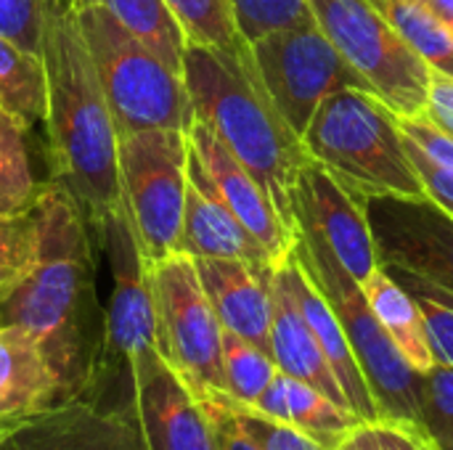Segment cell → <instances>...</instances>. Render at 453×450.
<instances>
[{
	"label": "cell",
	"instance_id": "obj_1",
	"mask_svg": "<svg viewBox=\"0 0 453 450\" xmlns=\"http://www.w3.org/2000/svg\"><path fill=\"white\" fill-rule=\"evenodd\" d=\"M35 257L29 271L0 292V324L27 332L61 385V400L80 398L96 369L106 308L96 300L98 239L72 194L40 183L29 207Z\"/></svg>",
	"mask_w": 453,
	"mask_h": 450
},
{
	"label": "cell",
	"instance_id": "obj_2",
	"mask_svg": "<svg viewBox=\"0 0 453 450\" xmlns=\"http://www.w3.org/2000/svg\"><path fill=\"white\" fill-rule=\"evenodd\" d=\"M40 58L45 69L42 125L50 180L72 194L96 233L106 217L125 210L117 162L119 133L74 11L45 0Z\"/></svg>",
	"mask_w": 453,
	"mask_h": 450
},
{
	"label": "cell",
	"instance_id": "obj_3",
	"mask_svg": "<svg viewBox=\"0 0 453 450\" xmlns=\"http://www.w3.org/2000/svg\"><path fill=\"white\" fill-rule=\"evenodd\" d=\"M183 82L194 106V119H202L226 143L268 191L289 228L297 231L292 191L308 154L265 95L250 48L244 53H223L218 48L186 42Z\"/></svg>",
	"mask_w": 453,
	"mask_h": 450
},
{
	"label": "cell",
	"instance_id": "obj_4",
	"mask_svg": "<svg viewBox=\"0 0 453 450\" xmlns=\"http://www.w3.org/2000/svg\"><path fill=\"white\" fill-rule=\"evenodd\" d=\"M303 149L364 204L380 196H427L398 117L369 90L345 88L321 101L303 133Z\"/></svg>",
	"mask_w": 453,
	"mask_h": 450
},
{
	"label": "cell",
	"instance_id": "obj_5",
	"mask_svg": "<svg viewBox=\"0 0 453 450\" xmlns=\"http://www.w3.org/2000/svg\"><path fill=\"white\" fill-rule=\"evenodd\" d=\"M74 19L93 58L117 133L122 135L154 127L188 133L194 106L183 72L167 66L98 3H80L74 8Z\"/></svg>",
	"mask_w": 453,
	"mask_h": 450
},
{
	"label": "cell",
	"instance_id": "obj_6",
	"mask_svg": "<svg viewBox=\"0 0 453 450\" xmlns=\"http://www.w3.org/2000/svg\"><path fill=\"white\" fill-rule=\"evenodd\" d=\"M295 255L337 313L353 355L364 371L377 414L419 424V379L422 374L401 355L390 334L377 321L361 284L340 265L321 236L297 223Z\"/></svg>",
	"mask_w": 453,
	"mask_h": 450
},
{
	"label": "cell",
	"instance_id": "obj_7",
	"mask_svg": "<svg viewBox=\"0 0 453 450\" xmlns=\"http://www.w3.org/2000/svg\"><path fill=\"white\" fill-rule=\"evenodd\" d=\"M316 27L395 117L425 111L430 66L372 0H308Z\"/></svg>",
	"mask_w": 453,
	"mask_h": 450
},
{
	"label": "cell",
	"instance_id": "obj_8",
	"mask_svg": "<svg viewBox=\"0 0 453 450\" xmlns=\"http://www.w3.org/2000/svg\"><path fill=\"white\" fill-rule=\"evenodd\" d=\"M119 191L149 263L178 252L188 186V135L183 130H135L119 135Z\"/></svg>",
	"mask_w": 453,
	"mask_h": 450
},
{
	"label": "cell",
	"instance_id": "obj_9",
	"mask_svg": "<svg viewBox=\"0 0 453 450\" xmlns=\"http://www.w3.org/2000/svg\"><path fill=\"white\" fill-rule=\"evenodd\" d=\"M157 350L199 400L226 395L223 326L204 294L194 257L173 252L151 263Z\"/></svg>",
	"mask_w": 453,
	"mask_h": 450
},
{
	"label": "cell",
	"instance_id": "obj_10",
	"mask_svg": "<svg viewBox=\"0 0 453 450\" xmlns=\"http://www.w3.org/2000/svg\"><path fill=\"white\" fill-rule=\"evenodd\" d=\"M250 56L265 95L300 141L316 109L332 93L345 88L369 90L316 24L271 32L250 42Z\"/></svg>",
	"mask_w": 453,
	"mask_h": 450
},
{
	"label": "cell",
	"instance_id": "obj_11",
	"mask_svg": "<svg viewBox=\"0 0 453 450\" xmlns=\"http://www.w3.org/2000/svg\"><path fill=\"white\" fill-rule=\"evenodd\" d=\"M127 406L143 450H220L210 406L157 347L130 361Z\"/></svg>",
	"mask_w": 453,
	"mask_h": 450
},
{
	"label": "cell",
	"instance_id": "obj_12",
	"mask_svg": "<svg viewBox=\"0 0 453 450\" xmlns=\"http://www.w3.org/2000/svg\"><path fill=\"white\" fill-rule=\"evenodd\" d=\"M188 180L215 196L271 255L279 268L297 244V231L276 210L268 191L226 149V143L202 122L188 127Z\"/></svg>",
	"mask_w": 453,
	"mask_h": 450
},
{
	"label": "cell",
	"instance_id": "obj_13",
	"mask_svg": "<svg viewBox=\"0 0 453 450\" xmlns=\"http://www.w3.org/2000/svg\"><path fill=\"white\" fill-rule=\"evenodd\" d=\"M380 265L414 273L453 294V215L430 196L366 202Z\"/></svg>",
	"mask_w": 453,
	"mask_h": 450
},
{
	"label": "cell",
	"instance_id": "obj_14",
	"mask_svg": "<svg viewBox=\"0 0 453 450\" xmlns=\"http://www.w3.org/2000/svg\"><path fill=\"white\" fill-rule=\"evenodd\" d=\"M295 225L313 228L340 265L364 284L377 268L380 255L366 217V204L345 191L319 162L308 156L292 191Z\"/></svg>",
	"mask_w": 453,
	"mask_h": 450
},
{
	"label": "cell",
	"instance_id": "obj_15",
	"mask_svg": "<svg viewBox=\"0 0 453 450\" xmlns=\"http://www.w3.org/2000/svg\"><path fill=\"white\" fill-rule=\"evenodd\" d=\"M0 450H143V443L130 408L69 398L16 424Z\"/></svg>",
	"mask_w": 453,
	"mask_h": 450
},
{
	"label": "cell",
	"instance_id": "obj_16",
	"mask_svg": "<svg viewBox=\"0 0 453 450\" xmlns=\"http://www.w3.org/2000/svg\"><path fill=\"white\" fill-rule=\"evenodd\" d=\"M204 294L223 329L244 337L271 355L273 294L271 273L255 271L242 260L194 257Z\"/></svg>",
	"mask_w": 453,
	"mask_h": 450
},
{
	"label": "cell",
	"instance_id": "obj_17",
	"mask_svg": "<svg viewBox=\"0 0 453 450\" xmlns=\"http://www.w3.org/2000/svg\"><path fill=\"white\" fill-rule=\"evenodd\" d=\"M279 276V281L287 286V292L292 294L297 310L303 313V318L308 321L311 332L316 334L342 393L348 400V408L353 411V416L358 419H377V406L374 398L369 393V385L364 379V371L353 355V347L345 337V329L337 318V313L332 310V305L326 302V297L321 294V289L313 284V278L308 276V271L303 268V263L297 260L295 249L292 255L273 271Z\"/></svg>",
	"mask_w": 453,
	"mask_h": 450
},
{
	"label": "cell",
	"instance_id": "obj_18",
	"mask_svg": "<svg viewBox=\"0 0 453 450\" xmlns=\"http://www.w3.org/2000/svg\"><path fill=\"white\" fill-rule=\"evenodd\" d=\"M178 252H186L188 257L242 260L263 273L276 271L265 247L215 196L202 191L194 180H188L186 186Z\"/></svg>",
	"mask_w": 453,
	"mask_h": 450
},
{
	"label": "cell",
	"instance_id": "obj_19",
	"mask_svg": "<svg viewBox=\"0 0 453 450\" xmlns=\"http://www.w3.org/2000/svg\"><path fill=\"white\" fill-rule=\"evenodd\" d=\"M61 403V385L40 345L19 326L0 324V419L24 422Z\"/></svg>",
	"mask_w": 453,
	"mask_h": 450
},
{
	"label": "cell",
	"instance_id": "obj_20",
	"mask_svg": "<svg viewBox=\"0 0 453 450\" xmlns=\"http://www.w3.org/2000/svg\"><path fill=\"white\" fill-rule=\"evenodd\" d=\"M271 294H273V318H271V358L276 361V369L297 382H305L324 393L329 400L348 408L345 393L316 339L308 321L297 310L292 294L279 281L276 273H271ZM350 411V408H348ZM353 414V411H350Z\"/></svg>",
	"mask_w": 453,
	"mask_h": 450
},
{
	"label": "cell",
	"instance_id": "obj_21",
	"mask_svg": "<svg viewBox=\"0 0 453 450\" xmlns=\"http://www.w3.org/2000/svg\"><path fill=\"white\" fill-rule=\"evenodd\" d=\"M361 289H364L377 321L390 334V339L395 342L401 355L419 374H427L435 366V361H433L422 313H419L414 297L382 265L361 284Z\"/></svg>",
	"mask_w": 453,
	"mask_h": 450
},
{
	"label": "cell",
	"instance_id": "obj_22",
	"mask_svg": "<svg viewBox=\"0 0 453 450\" xmlns=\"http://www.w3.org/2000/svg\"><path fill=\"white\" fill-rule=\"evenodd\" d=\"M0 114L29 133L45 117L42 58L0 34Z\"/></svg>",
	"mask_w": 453,
	"mask_h": 450
},
{
	"label": "cell",
	"instance_id": "obj_23",
	"mask_svg": "<svg viewBox=\"0 0 453 450\" xmlns=\"http://www.w3.org/2000/svg\"><path fill=\"white\" fill-rule=\"evenodd\" d=\"M80 3H98L119 27H125L149 50H154L167 66L183 72V50L188 40L165 0H80Z\"/></svg>",
	"mask_w": 453,
	"mask_h": 450
},
{
	"label": "cell",
	"instance_id": "obj_24",
	"mask_svg": "<svg viewBox=\"0 0 453 450\" xmlns=\"http://www.w3.org/2000/svg\"><path fill=\"white\" fill-rule=\"evenodd\" d=\"M372 5L398 29L430 69L453 77V29L422 0H372Z\"/></svg>",
	"mask_w": 453,
	"mask_h": 450
},
{
	"label": "cell",
	"instance_id": "obj_25",
	"mask_svg": "<svg viewBox=\"0 0 453 450\" xmlns=\"http://www.w3.org/2000/svg\"><path fill=\"white\" fill-rule=\"evenodd\" d=\"M281 377H284V400H287L284 424H292L295 430L305 432L324 448H334L342 440V435L358 422V416H353L340 403L329 400L316 387L297 382L287 374Z\"/></svg>",
	"mask_w": 453,
	"mask_h": 450
},
{
	"label": "cell",
	"instance_id": "obj_26",
	"mask_svg": "<svg viewBox=\"0 0 453 450\" xmlns=\"http://www.w3.org/2000/svg\"><path fill=\"white\" fill-rule=\"evenodd\" d=\"M276 374V361L265 350L223 329V382L228 400L239 406H255Z\"/></svg>",
	"mask_w": 453,
	"mask_h": 450
},
{
	"label": "cell",
	"instance_id": "obj_27",
	"mask_svg": "<svg viewBox=\"0 0 453 450\" xmlns=\"http://www.w3.org/2000/svg\"><path fill=\"white\" fill-rule=\"evenodd\" d=\"M186 32L188 42L218 48L223 53H244L250 45L242 40L231 0H165Z\"/></svg>",
	"mask_w": 453,
	"mask_h": 450
},
{
	"label": "cell",
	"instance_id": "obj_28",
	"mask_svg": "<svg viewBox=\"0 0 453 450\" xmlns=\"http://www.w3.org/2000/svg\"><path fill=\"white\" fill-rule=\"evenodd\" d=\"M417 302L435 366H453V294L414 273L385 268Z\"/></svg>",
	"mask_w": 453,
	"mask_h": 450
},
{
	"label": "cell",
	"instance_id": "obj_29",
	"mask_svg": "<svg viewBox=\"0 0 453 450\" xmlns=\"http://www.w3.org/2000/svg\"><path fill=\"white\" fill-rule=\"evenodd\" d=\"M40 183L32 175L24 130L0 114V215H21L37 199Z\"/></svg>",
	"mask_w": 453,
	"mask_h": 450
},
{
	"label": "cell",
	"instance_id": "obj_30",
	"mask_svg": "<svg viewBox=\"0 0 453 450\" xmlns=\"http://www.w3.org/2000/svg\"><path fill=\"white\" fill-rule=\"evenodd\" d=\"M231 11L247 45L271 32L316 24L308 0H231Z\"/></svg>",
	"mask_w": 453,
	"mask_h": 450
},
{
	"label": "cell",
	"instance_id": "obj_31",
	"mask_svg": "<svg viewBox=\"0 0 453 450\" xmlns=\"http://www.w3.org/2000/svg\"><path fill=\"white\" fill-rule=\"evenodd\" d=\"M332 450H435L422 424L401 419H358Z\"/></svg>",
	"mask_w": 453,
	"mask_h": 450
},
{
	"label": "cell",
	"instance_id": "obj_32",
	"mask_svg": "<svg viewBox=\"0 0 453 450\" xmlns=\"http://www.w3.org/2000/svg\"><path fill=\"white\" fill-rule=\"evenodd\" d=\"M419 424L435 450H453V366H433L422 374Z\"/></svg>",
	"mask_w": 453,
	"mask_h": 450
},
{
	"label": "cell",
	"instance_id": "obj_33",
	"mask_svg": "<svg viewBox=\"0 0 453 450\" xmlns=\"http://www.w3.org/2000/svg\"><path fill=\"white\" fill-rule=\"evenodd\" d=\"M226 406H228L231 419L239 427V432L257 450H329L321 443H316L313 438H308L305 432L295 430L292 424L273 422L250 406H239V403L228 400V395H226Z\"/></svg>",
	"mask_w": 453,
	"mask_h": 450
},
{
	"label": "cell",
	"instance_id": "obj_34",
	"mask_svg": "<svg viewBox=\"0 0 453 450\" xmlns=\"http://www.w3.org/2000/svg\"><path fill=\"white\" fill-rule=\"evenodd\" d=\"M35 257V225L29 210L21 215H0V292L16 284Z\"/></svg>",
	"mask_w": 453,
	"mask_h": 450
},
{
	"label": "cell",
	"instance_id": "obj_35",
	"mask_svg": "<svg viewBox=\"0 0 453 450\" xmlns=\"http://www.w3.org/2000/svg\"><path fill=\"white\" fill-rule=\"evenodd\" d=\"M42 13L45 0H0V34L27 53L40 56Z\"/></svg>",
	"mask_w": 453,
	"mask_h": 450
},
{
	"label": "cell",
	"instance_id": "obj_36",
	"mask_svg": "<svg viewBox=\"0 0 453 450\" xmlns=\"http://www.w3.org/2000/svg\"><path fill=\"white\" fill-rule=\"evenodd\" d=\"M398 127L401 133L438 167L453 172V135L435 127L430 119H425L422 114L417 117H398Z\"/></svg>",
	"mask_w": 453,
	"mask_h": 450
},
{
	"label": "cell",
	"instance_id": "obj_37",
	"mask_svg": "<svg viewBox=\"0 0 453 450\" xmlns=\"http://www.w3.org/2000/svg\"><path fill=\"white\" fill-rule=\"evenodd\" d=\"M403 141H406L409 156H411V162H414V167H417V172H419V178H422V183H425L427 196H430L438 207H443L446 212H451L453 215V172L438 167V164H433V162H430V159L406 138V135H403Z\"/></svg>",
	"mask_w": 453,
	"mask_h": 450
},
{
	"label": "cell",
	"instance_id": "obj_38",
	"mask_svg": "<svg viewBox=\"0 0 453 450\" xmlns=\"http://www.w3.org/2000/svg\"><path fill=\"white\" fill-rule=\"evenodd\" d=\"M425 119H430L435 127L453 135V77L430 69L427 82V101H425Z\"/></svg>",
	"mask_w": 453,
	"mask_h": 450
},
{
	"label": "cell",
	"instance_id": "obj_39",
	"mask_svg": "<svg viewBox=\"0 0 453 450\" xmlns=\"http://www.w3.org/2000/svg\"><path fill=\"white\" fill-rule=\"evenodd\" d=\"M210 406V414L215 419V427H218V443H220V450H257L242 432L239 427L234 424L231 419V411L226 406V395L220 398H212V400H204Z\"/></svg>",
	"mask_w": 453,
	"mask_h": 450
},
{
	"label": "cell",
	"instance_id": "obj_40",
	"mask_svg": "<svg viewBox=\"0 0 453 450\" xmlns=\"http://www.w3.org/2000/svg\"><path fill=\"white\" fill-rule=\"evenodd\" d=\"M443 24H449L453 29V0H422Z\"/></svg>",
	"mask_w": 453,
	"mask_h": 450
},
{
	"label": "cell",
	"instance_id": "obj_41",
	"mask_svg": "<svg viewBox=\"0 0 453 450\" xmlns=\"http://www.w3.org/2000/svg\"><path fill=\"white\" fill-rule=\"evenodd\" d=\"M16 424H21V422H13V419H0V448H3V443L8 440V435L16 430Z\"/></svg>",
	"mask_w": 453,
	"mask_h": 450
},
{
	"label": "cell",
	"instance_id": "obj_42",
	"mask_svg": "<svg viewBox=\"0 0 453 450\" xmlns=\"http://www.w3.org/2000/svg\"><path fill=\"white\" fill-rule=\"evenodd\" d=\"M48 3H53V5H58V8H64V11H74L80 0H48Z\"/></svg>",
	"mask_w": 453,
	"mask_h": 450
}]
</instances>
